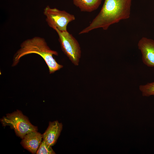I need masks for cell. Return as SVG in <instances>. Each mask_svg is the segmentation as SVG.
<instances>
[{
    "label": "cell",
    "mask_w": 154,
    "mask_h": 154,
    "mask_svg": "<svg viewBox=\"0 0 154 154\" xmlns=\"http://www.w3.org/2000/svg\"><path fill=\"white\" fill-rule=\"evenodd\" d=\"M132 0H104L101 9L90 25L79 33L82 34L95 29L107 30L112 25L130 17Z\"/></svg>",
    "instance_id": "1"
},
{
    "label": "cell",
    "mask_w": 154,
    "mask_h": 154,
    "mask_svg": "<svg viewBox=\"0 0 154 154\" xmlns=\"http://www.w3.org/2000/svg\"><path fill=\"white\" fill-rule=\"evenodd\" d=\"M33 53L38 54L43 58L48 67L50 74L54 73L63 67L53 57V55H58L57 52L51 50L44 39L39 37L27 39L22 43L20 48L14 56L12 66L17 65L22 57Z\"/></svg>",
    "instance_id": "2"
},
{
    "label": "cell",
    "mask_w": 154,
    "mask_h": 154,
    "mask_svg": "<svg viewBox=\"0 0 154 154\" xmlns=\"http://www.w3.org/2000/svg\"><path fill=\"white\" fill-rule=\"evenodd\" d=\"M0 121L3 126L9 125L13 129L17 135L22 139L27 133L38 130L37 127L32 124L27 117L18 110L7 114Z\"/></svg>",
    "instance_id": "3"
},
{
    "label": "cell",
    "mask_w": 154,
    "mask_h": 154,
    "mask_svg": "<svg viewBox=\"0 0 154 154\" xmlns=\"http://www.w3.org/2000/svg\"><path fill=\"white\" fill-rule=\"evenodd\" d=\"M62 49L64 54L75 65L78 64L81 51L79 44L76 38L67 31H60L55 28Z\"/></svg>",
    "instance_id": "4"
},
{
    "label": "cell",
    "mask_w": 154,
    "mask_h": 154,
    "mask_svg": "<svg viewBox=\"0 0 154 154\" xmlns=\"http://www.w3.org/2000/svg\"><path fill=\"white\" fill-rule=\"evenodd\" d=\"M43 13L46 17L48 25L53 29L56 28L62 31H67L68 24L74 20V16L64 10L47 6L44 9Z\"/></svg>",
    "instance_id": "5"
},
{
    "label": "cell",
    "mask_w": 154,
    "mask_h": 154,
    "mask_svg": "<svg viewBox=\"0 0 154 154\" xmlns=\"http://www.w3.org/2000/svg\"><path fill=\"white\" fill-rule=\"evenodd\" d=\"M137 46L144 64L149 67H154V40L142 37L139 41Z\"/></svg>",
    "instance_id": "6"
},
{
    "label": "cell",
    "mask_w": 154,
    "mask_h": 154,
    "mask_svg": "<svg viewBox=\"0 0 154 154\" xmlns=\"http://www.w3.org/2000/svg\"><path fill=\"white\" fill-rule=\"evenodd\" d=\"M62 128V125L57 121L50 122L48 126L42 135L43 140L48 145L52 146L56 143Z\"/></svg>",
    "instance_id": "7"
},
{
    "label": "cell",
    "mask_w": 154,
    "mask_h": 154,
    "mask_svg": "<svg viewBox=\"0 0 154 154\" xmlns=\"http://www.w3.org/2000/svg\"><path fill=\"white\" fill-rule=\"evenodd\" d=\"M42 138V135L37 131H32L25 136L21 143L25 149L34 154L40 145Z\"/></svg>",
    "instance_id": "8"
},
{
    "label": "cell",
    "mask_w": 154,
    "mask_h": 154,
    "mask_svg": "<svg viewBox=\"0 0 154 154\" xmlns=\"http://www.w3.org/2000/svg\"><path fill=\"white\" fill-rule=\"evenodd\" d=\"M73 4L81 11L91 12L98 8L102 0H72Z\"/></svg>",
    "instance_id": "9"
},
{
    "label": "cell",
    "mask_w": 154,
    "mask_h": 154,
    "mask_svg": "<svg viewBox=\"0 0 154 154\" xmlns=\"http://www.w3.org/2000/svg\"><path fill=\"white\" fill-rule=\"evenodd\" d=\"M139 88L143 96L148 97L154 96V81L145 85H141Z\"/></svg>",
    "instance_id": "10"
},
{
    "label": "cell",
    "mask_w": 154,
    "mask_h": 154,
    "mask_svg": "<svg viewBox=\"0 0 154 154\" xmlns=\"http://www.w3.org/2000/svg\"><path fill=\"white\" fill-rule=\"evenodd\" d=\"M45 141L43 140L41 142L36 153L37 154H54L55 153L51 147Z\"/></svg>",
    "instance_id": "11"
}]
</instances>
